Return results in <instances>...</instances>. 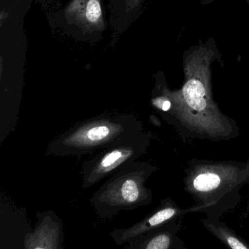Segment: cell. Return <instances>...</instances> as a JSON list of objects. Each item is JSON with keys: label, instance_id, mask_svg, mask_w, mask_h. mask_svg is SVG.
Listing matches in <instances>:
<instances>
[{"label": "cell", "instance_id": "obj_4", "mask_svg": "<svg viewBox=\"0 0 249 249\" xmlns=\"http://www.w3.org/2000/svg\"><path fill=\"white\" fill-rule=\"evenodd\" d=\"M158 169L149 162L134 161L111 176L89 200L98 217L110 221L122 211L150 205L153 193L146 182Z\"/></svg>", "mask_w": 249, "mask_h": 249}, {"label": "cell", "instance_id": "obj_12", "mask_svg": "<svg viewBox=\"0 0 249 249\" xmlns=\"http://www.w3.org/2000/svg\"><path fill=\"white\" fill-rule=\"evenodd\" d=\"M246 1H247V4H249V0H245Z\"/></svg>", "mask_w": 249, "mask_h": 249}, {"label": "cell", "instance_id": "obj_5", "mask_svg": "<svg viewBox=\"0 0 249 249\" xmlns=\"http://www.w3.org/2000/svg\"><path fill=\"white\" fill-rule=\"evenodd\" d=\"M152 136V132L127 136L83 162L80 171L82 188H90L143 156L147 152Z\"/></svg>", "mask_w": 249, "mask_h": 249}, {"label": "cell", "instance_id": "obj_3", "mask_svg": "<svg viewBox=\"0 0 249 249\" xmlns=\"http://www.w3.org/2000/svg\"><path fill=\"white\" fill-rule=\"evenodd\" d=\"M143 124L132 115H102L76 124L47 147V155L82 156L104 149L120 139L142 133Z\"/></svg>", "mask_w": 249, "mask_h": 249}, {"label": "cell", "instance_id": "obj_10", "mask_svg": "<svg viewBox=\"0 0 249 249\" xmlns=\"http://www.w3.org/2000/svg\"><path fill=\"white\" fill-rule=\"evenodd\" d=\"M77 16L92 26H99L102 23L100 0H76L71 4V10H76ZM80 18V19H81Z\"/></svg>", "mask_w": 249, "mask_h": 249}, {"label": "cell", "instance_id": "obj_8", "mask_svg": "<svg viewBox=\"0 0 249 249\" xmlns=\"http://www.w3.org/2000/svg\"><path fill=\"white\" fill-rule=\"evenodd\" d=\"M182 219L167 224L128 243L124 249H175Z\"/></svg>", "mask_w": 249, "mask_h": 249}, {"label": "cell", "instance_id": "obj_9", "mask_svg": "<svg viewBox=\"0 0 249 249\" xmlns=\"http://www.w3.org/2000/svg\"><path fill=\"white\" fill-rule=\"evenodd\" d=\"M203 227L229 249H249V244L220 219L203 218Z\"/></svg>", "mask_w": 249, "mask_h": 249}, {"label": "cell", "instance_id": "obj_1", "mask_svg": "<svg viewBox=\"0 0 249 249\" xmlns=\"http://www.w3.org/2000/svg\"><path fill=\"white\" fill-rule=\"evenodd\" d=\"M219 55L213 39L184 54V83L181 89H169L172 107L166 119L184 136L219 141L238 136L236 123L221 112L213 99L211 67Z\"/></svg>", "mask_w": 249, "mask_h": 249}, {"label": "cell", "instance_id": "obj_11", "mask_svg": "<svg viewBox=\"0 0 249 249\" xmlns=\"http://www.w3.org/2000/svg\"><path fill=\"white\" fill-rule=\"evenodd\" d=\"M215 1L216 0H200V3H201L202 5H209V4H211Z\"/></svg>", "mask_w": 249, "mask_h": 249}, {"label": "cell", "instance_id": "obj_2", "mask_svg": "<svg viewBox=\"0 0 249 249\" xmlns=\"http://www.w3.org/2000/svg\"><path fill=\"white\" fill-rule=\"evenodd\" d=\"M186 174L184 189L194 203L187 213L220 219L238 206L240 191L249 184V158L246 162L192 160Z\"/></svg>", "mask_w": 249, "mask_h": 249}, {"label": "cell", "instance_id": "obj_13", "mask_svg": "<svg viewBox=\"0 0 249 249\" xmlns=\"http://www.w3.org/2000/svg\"><path fill=\"white\" fill-rule=\"evenodd\" d=\"M137 1H139V0H137Z\"/></svg>", "mask_w": 249, "mask_h": 249}, {"label": "cell", "instance_id": "obj_7", "mask_svg": "<svg viewBox=\"0 0 249 249\" xmlns=\"http://www.w3.org/2000/svg\"><path fill=\"white\" fill-rule=\"evenodd\" d=\"M37 222L25 235L24 249H64V222L51 210L38 212Z\"/></svg>", "mask_w": 249, "mask_h": 249}, {"label": "cell", "instance_id": "obj_6", "mask_svg": "<svg viewBox=\"0 0 249 249\" xmlns=\"http://www.w3.org/2000/svg\"><path fill=\"white\" fill-rule=\"evenodd\" d=\"M187 213V209H181L172 199L168 197L161 200L159 206L140 222L129 228L113 230L110 235L115 244L122 246L167 224L182 219Z\"/></svg>", "mask_w": 249, "mask_h": 249}]
</instances>
